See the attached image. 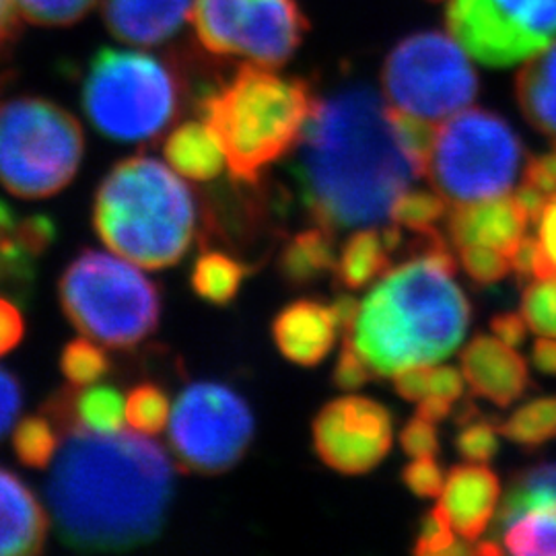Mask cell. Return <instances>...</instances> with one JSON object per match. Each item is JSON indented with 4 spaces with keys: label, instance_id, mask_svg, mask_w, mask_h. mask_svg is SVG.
<instances>
[{
    "label": "cell",
    "instance_id": "6da1fadb",
    "mask_svg": "<svg viewBox=\"0 0 556 556\" xmlns=\"http://www.w3.org/2000/svg\"><path fill=\"white\" fill-rule=\"evenodd\" d=\"M46 498L64 544L119 553L160 536L174 498V468L140 431L60 429Z\"/></svg>",
    "mask_w": 556,
    "mask_h": 556
},
{
    "label": "cell",
    "instance_id": "7a4b0ae2",
    "mask_svg": "<svg viewBox=\"0 0 556 556\" xmlns=\"http://www.w3.org/2000/svg\"><path fill=\"white\" fill-rule=\"evenodd\" d=\"M299 144L305 204L332 233L381 225L417 178L400 147L390 105L369 85H349L316 101Z\"/></svg>",
    "mask_w": 556,
    "mask_h": 556
},
{
    "label": "cell",
    "instance_id": "3957f363",
    "mask_svg": "<svg viewBox=\"0 0 556 556\" xmlns=\"http://www.w3.org/2000/svg\"><path fill=\"white\" fill-rule=\"evenodd\" d=\"M417 258L388 270L358 305L346 338L376 376L433 367L454 355L470 326L456 258L438 229L420 233Z\"/></svg>",
    "mask_w": 556,
    "mask_h": 556
},
{
    "label": "cell",
    "instance_id": "277c9868",
    "mask_svg": "<svg viewBox=\"0 0 556 556\" xmlns=\"http://www.w3.org/2000/svg\"><path fill=\"white\" fill-rule=\"evenodd\" d=\"M93 227L119 258L157 270L178 264L197 229V204L178 172L151 157L119 161L96 192Z\"/></svg>",
    "mask_w": 556,
    "mask_h": 556
},
{
    "label": "cell",
    "instance_id": "5b68a950",
    "mask_svg": "<svg viewBox=\"0 0 556 556\" xmlns=\"http://www.w3.org/2000/svg\"><path fill=\"white\" fill-rule=\"evenodd\" d=\"M199 108L219 140L233 179L256 184L270 163L285 157L301 140L316 98L307 80L243 64L231 79L208 89Z\"/></svg>",
    "mask_w": 556,
    "mask_h": 556
},
{
    "label": "cell",
    "instance_id": "8992f818",
    "mask_svg": "<svg viewBox=\"0 0 556 556\" xmlns=\"http://www.w3.org/2000/svg\"><path fill=\"white\" fill-rule=\"evenodd\" d=\"M80 101L96 130L118 142H147L178 118L181 77L167 60L137 50H100Z\"/></svg>",
    "mask_w": 556,
    "mask_h": 556
},
{
    "label": "cell",
    "instance_id": "52a82bcc",
    "mask_svg": "<svg viewBox=\"0 0 556 556\" xmlns=\"http://www.w3.org/2000/svg\"><path fill=\"white\" fill-rule=\"evenodd\" d=\"M60 305L85 337L110 349H132L161 318L160 287L130 260L85 250L62 273Z\"/></svg>",
    "mask_w": 556,
    "mask_h": 556
},
{
    "label": "cell",
    "instance_id": "ba28073f",
    "mask_svg": "<svg viewBox=\"0 0 556 556\" xmlns=\"http://www.w3.org/2000/svg\"><path fill=\"white\" fill-rule=\"evenodd\" d=\"M85 137L79 119L43 98L0 103V184L20 199H50L79 172Z\"/></svg>",
    "mask_w": 556,
    "mask_h": 556
},
{
    "label": "cell",
    "instance_id": "9c48e42d",
    "mask_svg": "<svg viewBox=\"0 0 556 556\" xmlns=\"http://www.w3.org/2000/svg\"><path fill=\"white\" fill-rule=\"evenodd\" d=\"M521 153L514 128L497 114L457 112L435 132L427 178L454 204L495 199L514 188Z\"/></svg>",
    "mask_w": 556,
    "mask_h": 556
},
{
    "label": "cell",
    "instance_id": "30bf717a",
    "mask_svg": "<svg viewBox=\"0 0 556 556\" xmlns=\"http://www.w3.org/2000/svg\"><path fill=\"white\" fill-rule=\"evenodd\" d=\"M381 80L394 108L427 122L454 116L478 93L477 71L459 41L441 31H418L397 41Z\"/></svg>",
    "mask_w": 556,
    "mask_h": 556
},
{
    "label": "cell",
    "instance_id": "8fae6325",
    "mask_svg": "<svg viewBox=\"0 0 556 556\" xmlns=\"http://www.w3.org/2000/svg\"><path fill=\"white\" fill-rule=\"evenodd\" d=\"M254 417L245 400L215 381H197L179 394L169 417V447L179 468L223 475L248 452Z\"/></svg>",
    "mask_w": 556,
    "mask_h": 556
},
{
    "label": "cell",
    "instance_id": "7c38bea8",
    "mask_svg": "<svg viewBox=\"0 0 556 556\" xmlns=\"http://www.w3.org/2000/svg\"><path fill=\"white\" fill-rule=\"evenodd\" d=\"M445 21L478 62L503 68L556 40V0H450Z\"/></svg>",
    "mask_w": 556,
    "mask_h": 556
},
{
    "label": "cell",
    "instance_id": "4fadbf2b",
    "mask_svg": "<svg viewBox=\"0 0 556 556\" xmlns=\"http://www.w3.org/2000/svg\"><path fill=\"white\" fill-rule=\"evenodd\" d=\"M319 459L346 477L371 472L392 450V415L371 397L328 402L312 427Z\"/></svg>",
    "mask_w": 556,
    "mask_h": 556
},
{
    "label": "cell",
    "instance_id": "5bb4252c",
    "mask_svg": "<svg viewBox=\"0 0 556 556\" xmlns=\"http://www.w3.org/2000/svg\"><path fill=\"white\" fill-rule=\"evenodd\" d=\"M495 536L511 555L556 556V464L519 472L495 514Z\"/></svg>",
    "mask_w": 556,
    "mask_h": 556
},
{
    "label": "cell",
    "instance_id": "9a60e30c",
    "mask_svg": "<svg viewBox=\"0 0 556 556\" xmlns=\"http://www.w3.org/2000/svg\"><path fill=\"white\" fill-rule=\"evenodd\" d=\"M307 21L295 0H248L239 31L238 54L277 68L298 52Z\"/></svg>",
    "mask_w": 556,
    "mask_h": 556
},
{
    "label": "cell",
    "instance_id": "2e32d148",
    "mask_svg": "<svg viewBox=\"0 0 556 556\" xmlns=\"http://www.w3.org/2000/svg\"><path fill=\"white\" fill-rule=\"evenodd\" d=\"M462 371L475 396L507 408L526 394L530 371L514 346L491 337H477L462 353Z\"/></svg>",
    "mask_w": 556,
    "mask_h": 556
},
{
    "label": "cell",
    "instance_id": "e0dca14e",
    "mask_svg": "<svg viewBox=\"0 0 556 556\" xmlns=\"http://www.w3.org/2000/svg\"><path fill=\"white\" fill-rule=\"evenodd\" d=\"M530 217L516 197H495L456 204L450 213V236L457 248L477 243L511 256L517 243L526 238Z\"/></svg>",
    "mask_w": 556,
    "mask_h": 556
},
{
    "label": "cell",
    "instance_id": "ac0fdd59",
    "mask_svg": "<svg viewBox=\"0 0 556 556\" xmlns=\"http://www.w3.org/2000/svg\"><path fill=\"white\" fill-rule=\"evenodd\" d=\"M501 482L493 470L478 464L454 466L441 491V507L454 530L468 542H477L495 517Z\"/></svg>",
    "mask_w": 556,
    "mask_h": 556
},
{
    "label": "cell",
    "instance_id": "d6986e66",
    "mask_svg": "<svg viewBox=\"0 0 556 556\" xmlns=\"http://www.w3.org/2000/svg\"><path fill=\"white\" fill-rule=\"evenodd\" d=\"M338 328L332 305L299 299L278 312L273 321V338L282 357L301 367H316L332 351Z\"/></svg>",
    "mask_w": 556,
    "mask_h": 556
},
{
    "label": "cell",
    "instance_id": "ffe728a7",
    "mask_svg": "<svg viewBox=\"0 0 556 556\" xmlns=\"http://www.w3.org/2000/svg\"><path fill=\"white\" fill-rule=\"evenodd\" d=\"M50 532L40 498L17 475L0 466V556L38 555Z\"/></svg>",
    "mask_w": 556,
    "mask_h": 556
},
{
    "label": "cell",
    "instance_id": "44dd1931",
    "mask_svg": "<svg viewBox=\"0 0 556 556\" xmlns=\"http://www.w3.org/2000/svg\"><path fill=\"white\" fill-rule=\"evenodd\" d=\"M190 11V0H103L101 13L114 38L157 46L174 38Z\"/></svg>",
    "mask_w": 556,
    "mask_h": 556
},
{
    "label": "cell",
    "instance_id": "7402d4cb",
    "mask_svg": "<svg viewBox=\"0 0 556 556\" xmlns=\"http://www.w3.org/2000/svg\"><path fill=\"white\" fill-rule=\"evenodd\" d=\"M43 413L59 427V431L79 427L87 431L112 433L124 429L126 397L112 386H73L50 397Z\"/></svg>",
    "mask_w": 556,
    "mask_h": 556
},
{
    "label": "cell",
    "instance_id": "603a6c76",
    "mask_svg": "<svg viewBox=\"0 0 556 556\" xmlns=\"http://www.w3.org/2000/svg\"><path fill=\"white\" fill-rule=\"evenodd\" d=\"M163 153L174 172L194 181L219 178L227 165L219 140L204 119L178 126L165 140Z\"/></svg>",
    "mask_w": 556,
    "mask_h": 556
},
{
    "label": "cell",
    "instance_id": "cb8c5ba5",
    "mask_svg": "<svg viewBox=\"0 0 556 556\" xmlns=\"http://www.w3.org/2000/svg\"><path fill=\"white\" fill-rule=\"evenodd\" d=\"M516 91L526 119L556 139V46L546 48L521 68Z\"/></svg>",
    "mask_w": 556,
    "mask_h": 556
},
{
    "label": "cell",
    "instance_id": "d4e9b609",
    "mask_svg": "<svg viewBox=\"0 0 556 556\" xmlns=\"http://www.w3.org/2000/svg\"><path fill=\"white\" fill-rule=\"evenodd\" d=\"M337 260L334 233L318 225L287 241L278 258V270L287 282L305 287L337 268Z\"/></svg>",
    "mask_w": 556,
    "mask_h": 556
},
{
    "label": "cell",
    "instance_id": "484cf974",
    "mask_svg": "<svg viewBox=\"0 0 556 556\" xmlns=\"http://www.w3.org/2000/svg\"><path fill=\"white\" fill-rule=\"evenodd\" d=\"M390 270V250L381 231L361 229L344 243L337 260V277L342 287L357 291Z\"/></svg>",
    "mask_w": 556,
    "mask_h": 556
},
{
    "label": "cell",
    "instance_id": "4316f807",
    "mask_svg": "<svg viewBox=\"0 0 556 556\" xmlns=\"http://www.w3.org/2000/svg\"><path fill=\"white\" fill-rule=\"evenodd\" d=\"M248 0H197L192 23L200 43L217 56L238 54L239 31Z\"/></svg>",
    "mask_w": 556,
    "mask_h": 556
},
{
    "label": "cell",
    "instance_id": "83f0119b",
    "mask_svg": "<svg viewBox=\"0 0 556 556\" xmlns=\"http://www.w3.org/2000/svg\"><path fill=\"white\" fill-rule=\"evenodd\" d=\"M248 268L223 252H204L192 268V289L200 299L223 307L238 298Z\"/></svg>",
    "mask_w": 556,
    "mask_h": 556
},
{
    "label": "cell",
    "instance_id": "f1b7e54d",
    "mask_svg": "<svg viewBox=\"0 0 556 556\" xmlns=\"http://www.w3.org/2000/svg\"><path fill=\"white\" fill-rule=\"evenodd\" d=\"M498 433L516 445L534 450L546 441L556 438V396L538 397L523 406L503 422H498Z\"/></svg>",
    "mask_w": 556,
    "mask_h": 556
},
{
    "label": "cell",
    "instance_id": "f546056e",
    "mask_svg": "<svg viewBox=\"0 0 556 556\" xmlns=\"http://www.w3.org/2000/svg\"><path fill=\"white\" fill-rule=\"evenodd\" d=\"M59 427L48 417H27L13 433V450L25 466L46 468L59 454Z\"/></svg>",
    "mask_w": 556,
    "mask_h": 556
},
{
    "label": "cell",
    "instance_id": "4dcf8cb0",
    "mask_svg": "<svg viewBox=\"0 0 556 556\" xmlns=\"http://www.w3.org/2000/svg\"><path fill=\"white\" fill-rule=\"evenodd\" d=\"M390 118L394 124L400 147L404 151V155L410 161L413 172L417 178H427L429 172V161L433 153V142H435V128L431 126V122L417 118L413 114H406L402 110H397L394 105H390Z\"/></svg>",
    "mask_w": 556,
    "mask_h": 556
},
{
    "label": "cell",
    "instance_id": "1f68e13d",
    "mask_svg": "<svg viewBox=\"0 0 556 556\" xmlns=\"http://www.w3.org/2000/svg\"><path fill=\"white\" fill-rule=\"evenodd\" d=\"M445 213H447V200L443 199L439 192L406 190L392 204L390 219L400 227H406L420 236V233L433 231L439 220L445 217Z\"/></svg>",
    "mask_w": 556,
    "mask_h": 556
},
{
    "label": "cell",
    "instance_id": "d6a6232c",
    "mask_svg": "<svg viewBox=\"0 0 556 556\" xmlns=\"http://www.w3.org/2000/svg\"><path fill=\"white\" fill-rule=\"evenodd\" d=\"M498 435L497 425H493L489 418L480 417L475 406H466L459 417V431L454 445L459 457L475 464H486L497 456Z\"/></svg>",
    "mask_w": 556,
    "mask_h": 556
},
{
    "label": "cell",
    "instance_id": "836d02e7",
    "mask_svg": "<svg viewBox=\"0 0 556 556\" xmlns=\"http://www.w3.org/2000/svg\"><path fill=\"white\" fill-rule=\"evenodd\" d=\"M169 397L155 383H140L126 396V420L132 429L157 435L169 420Z\"/></svg>",
    "mask_w": 556,
    "mask_h": 556
},
{
    "label": "cell",
    "instance_id": "e575fe53",
    "mask_svg": "<svg viewBox=\"0 0 556 556\" xmlns=\"http://www.w3.org/2000/svg\"><path fill=\"white\" fill-rule=\"evenodd\" d=\"M60 369L73 386H89L110 374L112 363L96 344V340H73L64 346L60 357Z\"/></svg>",
    "mask_w": 556,
    "mask_h": 556
},
{
    "label": "cell",
    "instance_id": "d590c367",
    "mask_svg": "<svg viewBox=\"0 0 556 556\" xmlns=\"http://www.w3.org/2000/svg\"><path fill=\"white\" fill-rule=\"evenodd\" d=\"M521 316L532 332L556 338V277L534 278L526 287Z\"/></svg>",
    "mask_w": 556,
    "mask_h": 556
},
{
    "label": "cell",
    "instance_id": "8d00e7d4",
    "mask_svg": "<svg viewBox=\"0 0 556 556\" xmlns=\"http://www.w3.org/2000/svg\"><path fill=\"white\" fill-rule=\"evenodd\" d=\"M454 526L450 521L443 507L438 505L431 514H427L420 521V532H418L417 544L413 553L417 556L433 555H468L472 553L468 546L457 544Z\"/></svg>",
    "mask_w": 556,
    "mask_h": 556
},
{
    "label": "cell",
    "instance_id": "74e56055",
    "mask_svg": "<svg viewBox=\"0 0 556 556\" xmlns=\"http://www.w3.org/2000/svg\"><path fill=\"white\" fill-rule=\"evenodd\" d=\"M98 0H15L21 17L36 25H71L83 20Z\"/></svg>",
    "mask_w": 556,
    "mask_h": 556
},
{
    "label": "cell",
    "instance_id": "f35d334b",
    "mask_svg": "<svg viewBox=\"0 0 556 556\" xmlns=\"http://www.w3.org/2000/svg\"><path fill=\"white\" fill-rule=\"evenodd\" d=\"M459 262L478 285H493L511 273L509 256L489 245H459Z\"/></svg>",
    "mask_w": 556,
    "mask_h": 556
},
{
    "label": "cell",
    "instance_id": "ab89813d",
    "mask_svg": "<svg viewBox=\"0 0 556 556\" xmlns=\"http://www.w3.org/2000/svg\"><path fill=\"white\" fill-rule=\"evenodd\" d=\"M402 482L417 497H438L443 491V470L433 457H415L404 470Z\"/></svg>",
    "mask_w": 556,
    "mask_h": 556
},
{
    "label": "cell",
    "instance_id": "60d3db41",
    "mask_svg": "<svg viewBox=\"0 0 556 556\" xmlns=\"http://www.w3.org/2000/svg\"><path fill=\"white\" fill-rule=\"evenodd\" d=\"M374 378L371 367L358 355L353 342L346 338L334 367V386L342 392H355Z\"/></svg>",
    "mask_w": 556,
    "mask_h": 556
},
{
    "label": "cell",
    "instance_id": "b9f144b4",
    "mask_svg": "<svg viewBox=\"0 0 556 556\" xmlns=\"http://www.w3.org/2000/svg\"><path fill=\"white\" fill-rule=\"evenodd\" d=\"M402 450L410 457H433L439 452V435L435 422L415 417L406 422L400 433Z\"/></svg>",
    "mask_w": 556,
    "mask_h": 556
},
{
    "label": "cell",
    "instance_id": "7bdbcfd3",
    "mask_svg": "<svg viewBox=\"0 0 556 556\" xmlns=\"http://www.w3.org/2000/svg\"><path fill=\"white\" fill-rule=\"evenodd\" d=\"M538 225L540 264L536 278L556 277V197L546 204Z\"/></svg>",
    "mask_w": 556,
    "mask_h": 556
},
{
    "label": "cell",
    "instance_id": "ee69618b",
    "mask_svg": "<svg viewBox=\"0 0 556 556\" xmlns=\"http://www.w3.org/2000/svg\"><path fill=\"white\" fill-rule=\"evenodd\" d=\"M17 236H20L23 245L36 256L40 258L41 254L50 248V243L56 238V225L48 217H27L25 220L17 223Z\"/></svg>",
    "mask_w": 556,
    "mask_h": 556
},
{
    "label": "cell",
    "instance_id": "f6af8a7d",
    "mask_svg": "<svg viewBox=\"0 0 556 556\" xmlns=\"http://www.w3.org/2000/svg\"><path fill=\"white\" fill-rule=\"evenodd\" d=\"M21 386L13 374L0 369V439L4 438L20 417Z\"/></svg>",
    "mask_w": 556,
    "mask_h": 556
},
{
    "label": "cell",
    "instance_id": "bcb514c9",
    "mask_svg": "<svg viewBox=\"0 0 556 556\" xmlns=\"http://www.w3.org/2000/svg\"><path fill=\"white\" fill-rule=\"evenodd\" d=\"M25 334V321L17 305L7 298H0V357L11 353Z\"/></svg>",
    "mask_w": 556,
    "mask_h": 556
},
{
    "label": "cell",
    "instance_id": "7dc6e473",
    "mask_svg": "<svg viewBox=\"0 0 556 556\" xmlns=\"http://www.w3.org/2000/svg\"><path fill=\"white\" fill-rule=\"evenodd\" d=\"M429 376L431 367H408L394 376V388L404 400L420 402L429 394Z\"/></svg>",
    "mask_w": 556,
    "mask_h": 556
},
{
    "label": "cell",
    "instance_id": "c3c4849f",
    "mask_svg": "<svg viewBox=\"0 0 556 556\" xmlns=\"http://www.w3.org/2000/svg\"><path fill=\"white\" fill-rule=\"evenodd\" d=\"M511 270L519 280L536 278L538 264H540V241L536 238H523L517 243L516 250L509 256Z\"/></svg>",
    "mask_w": 556,
    "mask_h": 556
},
{
    "label": "cell",
    "instance_id": "681fc988",
    "mask_svg": "<svg viewBox=\"0 0 556 556\" xmlns=\"http://www.w3.org/2000/svg\"><path fill=\"white\" fill-rule=\"evenodd\" d=\"M491 330L498 340H503L509 346H521L528 337V324L521 314H498L491 319Z\"/></svg>",
    "mask_w": 556,
    "mask_h": 556
},
{
    "label": "cell",
    "instance_id": "f907efd6",
    "mask_svg": "<svg viewBox=\"0 0 556 556\" xmlns=\"http://www.w3.org/2000/svg\"><path fill=\"white\" fill-rule=\"evenodd\" d=\"M464 392V378L459 376V371L454 367H431V376H429V394L435 396L447 397V400H457L462 397Z\"/></svg>",
    "mask_w": 556,
    "mask_h": 556
},
{
    "label": "cell",
    "instance_id": "816d5d0a",
    "mask_svg": "<svg viewBox=\"0 0 556 556\" xmlns=\"http://www.w3.org/2000/svg\"><path fill=\"white\" fill-rule=\"evenodd\" d=\"M516 199L521 204V208L526 211V215L530 217V223H538L542 213H544V208H546V204L551 202L548 194H544L540 188L528 184V181L521 184V188L516 192Z\"/></svg>",
    "mask_w": 556,
    "mask_h": 556
},
{
    "label": "cell",
    "instance_id": "f5cc1de1",
    "mask_svg": "<svg viewBox=\"0 0 556 556\" xmlns=\"http://www.w3.org/2000/svg\"><path fill=\"white\" fill-rule=\"evenodd\" d=\"M532 363L540 374L556 376V338H538L532 346Z\"/></svg>",
    "mask_w": 556,
    "mask_h": 556
},
{
    "label": "cell",
    "instance_id": "db71d44e",
    "mask_svg": "<svg viewBox=\"0 0 556 556\" xmlns=\"http://www.w3.org/2000/svg\"><path fill=\"white\" fill-rule=\"evenodd\" d=\"M17 13L15 0H0V54L17 34Z\"/></svg>",
    "mask_w": 556,
    "mask_h": 556
},
{
    "label": "cell",
    "instance_id": "11a10c76",
    "mask_svg": "<svg viewBox=\"0 0 556 556\" xmlns=\"http://www.w3.org/2000/svg\"><path fill=\"white\" fill-rule=\"evenodd\" d=\"M450 415H452V400H447V397L429 394V396L422 397L418 404L417 417L425 418L429 422L438 425Z\"/></svg>",
    "mask_w": 556,
    "mask_h": 556
},
{
    "label": "cell",
    "instance_id": "9f6ffc18",
    "mask_svg": "<svg viewBox=\"0 0 556 556\" xmlns=\"http://www.w3.org/2000/svg\"><path fill=\"white\" fill-rule=\"evenodd\" d=\"M358 305L361 303L353 295H338L337 301L332 303V309L337 314L338 324H340V328L344 332H349L353 328L358 314Z\"/></svg>",
    "mask_w": 556,
    "mask_h": 556
},
{
    "label": "cell",
    "instance_id": "6f0895ef",
    "mask_svg": "<svg viewBox=\"0 0 556 556\" xmlns=\"http://www.w3.org/2000/svg\"><path fill=\"white\" fill-rule=\"evenodd\" d=\"M15 227H17V220H15L13 211L9 208L7 202L0 200V239L4 238V236H9V233H13Z\"/></svg>",
    "mask_w": 556,
    "mask_h": 556
}]
</instances>
